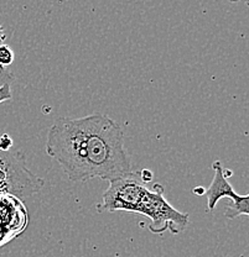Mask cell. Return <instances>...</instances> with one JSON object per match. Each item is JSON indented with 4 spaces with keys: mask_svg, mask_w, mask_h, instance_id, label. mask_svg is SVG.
<instances>
[{
    "mask_svg": "<svg viewBox=\"0 0 249 257\" xmlns=\"http://www.w3.org/2000/svg\"><path fill=\"white\" fill-rule=\"evenodd\" d=\"M87 136L90 178L113 181L133 172L124 147V135L118 122L103 114L83 117Z\"/></svg>",
    "mask_w": 249,
    "mask_h": 257,
    "instance_id": "1",
    "label": "cell"
},
{
    "mask_svg": "<svg viewBox=\"0 0 249 257\" xmlns=\"http://www.w3.org/2000/svg\"><path fill=\"white\" fill-rule=\"evenodd\" d=\"M46 154L57 161L72 182L78 183L91 179L83 117H58L47 134Z\"/></svg>",
    "mask_w": 249,
    "mask_h": 257,
    "instance_id": "2",
    "label": "cell"
},
{
    "mask_svg": "<svg viewBox=\"0 0 249 257\" xmlns=\"http://www.w3.org/2000/svg\"><path fill=\"white\" fill-rule=\"evenodd\" d=\"M136 213L148 216L149 230L154 234H162L166 230L180 234L189 224L190 218L189 214L176 210L166 200L161 184H154L152 189H146Z\"/></svg>",
    "mask_w": 249,
    "mask_h": 257,
    "instance_id": "3",
    "label": "cell"
},
{
    "mask_svg": "<svg viewBox=\"0 0 249 257\" xmlns=\"http://www.w3.org/2000/svg\"><path fill=\"white\" fill-rule=\"evenodd\" d=\"M44 181L26 167L21 152L0 151V192L29 198L41 191Z\"/></svg>",
    "mask_w": 249,
    "mask_h": 257,
    "instance_id": "4",
    "label": "cell"
},
{
    "mask_svg": "<svg viewBox=\"0 0 249 257\" xmlns=\"http://www.w3.org/2000/svg\"><path fill=\"white\" fill-rule=\"evenodd\" d=\"M148 187L140 181L139 172H132L122 178L109 181V187L103 194L101 204L97 205L100 213L104 211H129L136 213Z\"/></svg>",
    "mask_w": 249,
    "mask_h": 257,
    "instance_id": "5",
    "label": "cell"
},
{
    "mask_svg": "<svg viewBox=\"0 0 249 257\" xmlns=\"http://www.w3.org/2000/svg\"><path fill=\"white\" fill-rule=\"evenodd\" d=\"M212 168L215 171L212 183L206 191L207 195V211L215 210L217 203L222 198H228L232 200V204L228 205L227 210L224 211V216L227 219H235L239 215H249V195H238L234 192L228 179L223 175V166L221 161L216 160L212 163Z\"/></svg>",
    "mask_w": 249,
    "mask_h": 257,
    "instance_id": "6",
    "label": "cell"
},
{
    "mask_svg": "<svg viewBox=\"0 0 249 257\" xmlns=\"http://www.w3.org/2000/svg\"><path fill=\"white\" fill-rule=\"evenodd\" d=\"M14 62V51L8 45H0V66L7 67Z\"/></svg>",
    "mask_w": 249,
    "mask_h": 257,
    "instance_id": "7",
    "label": "cell"
},
{
    "mask_svg": "<svg viewBox=\"0 0 249 257\" xmlns=\"http://www.w3.org/2000/svg\"><path fill=\"white\" fill-rule=\"evenodd\" d=\"M14 80V76L13 73H10L7 68L0 66V87H4V85H10Z\"/></svg>",
    "mask_w": 249,
    "mask_h": 257,
    "instance_id": "8",
    "label": "cell"
},
{
    "mask_svg": "<svg viewBox=\"0 0 249 257\" xmlns=\"http://www.w3.org/2000/svg\"><path fill=\"white\" fill-rule=\"evenodd\" d=\"M13 146V139L8 134L0 136V151L8 152Z\"/></svg>",
    "mask_w": 249,
    "mask_h": 257,
    "instance_id": "9",
    "label": "cell"
},
{
    "mask_svg": "<svg viewBox=\"0 0 249 257\" xmlns=\"http://www.w3.org/2000/svg\"><path fill=\"white\" fill-rule=\"evenodd\" d=\"M139 176H140V181L143 182V183H149V182H151L152 177H154L151 171L148 170V168H143V170L139 172Z\"/></svg>",
    "mask_w": 249,
    "mask_h": 257,
    "instance_id": "10",
    "label": "cell"
},
{
    "mask_svg": "<svg viewBox=\"0 0 249 257\" xmlns=\"http://www.w3.org/2000/svg\"><path fill=\"white\" fill-rule=\"evenodd\" d=\"M194 193L197 195L206 194V189L203 188V187H196V188H194Z\"/></svg>",
    "mask_w": 249,
    "mask_h": 257,
    "instance_id": "11",
    "label": "cell"
},
{
    "mask_svg": "<svg viewBox=\"0 0 249 257\" xmlns=\"http://www.w3.org/2000/svg\"><path fill=\"white\" fill-rule=\"evenodd\" d=\"M4 40H5V34L0 35V45H3V41H4Z\"/></svg>",
    "mask_w": 249,
    "mask_h": 257,
    "instance_id": "12",
    "label": "cell"
},
{
    "mask_svg": "<svg viewBox=\"0 0 249 257\" xmlns=\"http://www.w3.org/2000/svg\"><path fill=\"white\" fill-rule=\"evenodd\" d=\"M4 34V29H3V26L0 25V35H3Z\"/></svg>",
    "mask_w": 249,
    "mask_h": 257,
    "instance_id": "13",
    "label": "cell"
}]
</instances>
